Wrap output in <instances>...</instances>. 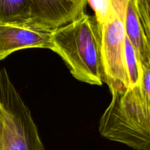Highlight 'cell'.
Instances as JSON below:
<instances>
[{
	"label": "cell",
	"mask_w": 150,
	"mask_h": 150,
	"mask_svg": "<svg viewBox=\"0 0 150 150\" xmlns=\"http://www.w3.org/2000/svg\"><path fill=\"white\" fill-rule=\"evenodd\" d=\"M3 132H4V122H3L1 108H0V149H1V142H2Z\"/></svg>",
	"instance_id": "8fae6325"
},
{
	"label": "cell",
	"mask_w": 150,
	"mask_h": 150,
	"mask_svg": "<svg viewBox=\"0 0 150 150\" xmlns=\"http://www.w3.org/2000/svg\"><path fill=\"white\" fill-rule=\"evenodd\" d=\"M126 37L135 49L141 66L150 62V47L135 0H129L124 18Z\"/></svg>",
	"instance_id": "8992f818"
},
{
	"label": "cell",
	"mask_w": 150,
	"mask_h": 150,
	"mask_svg": "<svg viewBox=\"0 0 150 150\" xmlns=\"http://www.w3.org/2000/svg\"><path fill=\"white\" fill-rule=\"evenodd\" d=\"M51 32L28 23H0V61L25 48H52Z\"/></svg>",
	"instance_id": "5b68a950"
},
{
	"label": "cell",
	"mask_w": 150,
	"mask_h": 150,
	"mask_svg": "<svg viewBox=\"0 0 150 150\" xmlns=\"http://www.w3.org/2000/svg\"><path fill=\"white\" fill-rule=\"evenodd\" d=\"M95 14L99 25H101L107 20L113 10L111 0H87Z\"/></svg>",
	"instance_id": "9c48e42d"
},
{
	"label": "cell",
	"mask_w": 150,
	"mask_h": 150,
	"mask_svg": "<svg viewBox=\"0 0 150 150\" xmlns=\"http://www.w3.org/2000/svg\"><path fill=\"white\" fill-rule=\"evenodd\" d=\"M52 50L79 81L101 86L104 82L101 32L95 16L84 13L51 32Z\"/></svg>",
	"instance_id": "7a4b0ae2"
},
{
	"label": "cell",
	"mask_w": 150,
	"mask_h": 150,
	"mask_svg": "<svg viewBox=\"0 0 150 150\" xmlns=\"http://www.w3.org/2000/svg\"><path fill=\"white\" fill-rule=\"evenodd\" d=\"M125 52H126V67L129 75V88H132L140 84L142 77V67L135 49L132 43L129 42L126 35L125 38Z\"/></svg>",
	"instance_id": "ba28073f"
},
{
	"label": "cell",
	"mask_w": 150,
	"mask_h": 150,
	"mask_svg": "<svg viewBox=\"0 0 150 150\" xmlns=\"http://www.w3.org/2000/svg\"><path fill=\"white\" fill-rule=\"evenodd\" d=\"M150 47V0H135Z\"/></svg>",
	"instance_id": "30bf717a"
},
{
	"label": "cell",
	"mask_w": 150,
	"mask_h": 150,
	"mask_svg": "<svg viewBox=\"0 0 150 150\" xmlns=\"http://www.w3.org/2000/svg\"><path fill=\"white\" fill-rule=\"evenodd\" d=\"M128 0H113V10L103 24L101 32V54L104 81L112 95L129 88L126 62L124 18Z\"/></svg>",
	"instance_id": "3957f363"
},
{
	"label": "cell",
	"mask_w": 150,
	"mask_h": 150,
	"mask_svg": "<svg viewBox=\"0 0 150 150\" xmlns=\"http://www.w3.org/2000/svg\"><path fill=\"white\" fill-rule=\"evenodd\" d=\"M32 0H0V23H28Z\"/></svg>",
	"instance_id": "52a82bcc"
},
{
	"label": "cell",
	"mask_w": 150,
	"mask_h": 150,
	"mask_svg": "<svg viewBox=\"0 0 150 150\" xmlns=\"http://www.w3.org/2000/svg\"><path fill=\"white\" fill-rule=\"evenodd\" d=\"M142 67L140 84L112 100L99 121L103 137L135 150H150V62Z\"/></svg>",
	"instance_id": "6da1fadb"
},
{
	"label": "cell",
	"mask_w": 150,
	"mask_h": 150,
	"mask_svg": "<svg viewBox=\"0 0 150 150\" xmlns=\"http://www.w3.org/2000/svg\"><path fill=\"white\" fill-rule=\"evenodd\" d=\"M87 4V0H32L28 24L52 31L77 18Z\"/></svg>",
	"instance_id": "277c9868"
}]
</instances>
